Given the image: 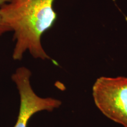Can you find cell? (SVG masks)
<instances>
[{
    "label": "cell",
    "mask_w": 127,
    "mask_h": 127,
    "mask_svg": "<svg viewBox=\"0 0 127 127\" xmlns=\"http://www.w3.org/2000/svg\"><path fill=\"white\" fill-rule=\"evenodd\" d=\"M31 72L25 66L17 68L12 75L20 96V108L14 127H27L28 121L38 112L52 111L59 108L61 101L52 98H41L34 93L30 84Z\"/></svg>",
    "instance_id": "cell-3"
},
{
    "label": "cell",
    "mask_w": 127,
    "mask_h": 127,
    "mask_svg": "<svg viewBox=\"0 0 127 127\" xmlns=\"http://www.w3.org/2000/svg\"><path fill=\"white\" fill-rule=\"evenodd\" d=\"M55 0H9L0 8L2 19L14 33L12 58L20 61L26 52L36 59L51 60L42 47V35L57 20Z\"/></svg>",
    "instance_id": "cell-1"
},
{
    "label": "cell",
    "mask_w": 127,
    "mask_h": 127,
    "mask_svg": "<svg viewBox=\"0 0 127 127\" xmlns=\"http://www.w3.org/2000/svg\"><path fill=\"white\" fill-rule=\"evenodd\" d=\"M9 0H0V8L3 5L8 2ZM8 32H11L9 28L5 24V23L3 21L2 17H1V14H0V37H1L3 35Z\"/></svg>",
    "instance_id": "cell-4"
},
{
    "label": "cell",
    "mask_w": 127,
    "mask_h": 127,
    "mask_svg": "<svg viewBox=\"0 0 127 127\" xmlns=\"http://www.w3.org/2000/svg\"><path fill=\"white\" fill-rule=\"evenodd\" d=\"M93 94L103 114L127 127V78L100 77L94 84Z\"/></svg>",
    "instance_id": "cell-2"
}]
</instances>
